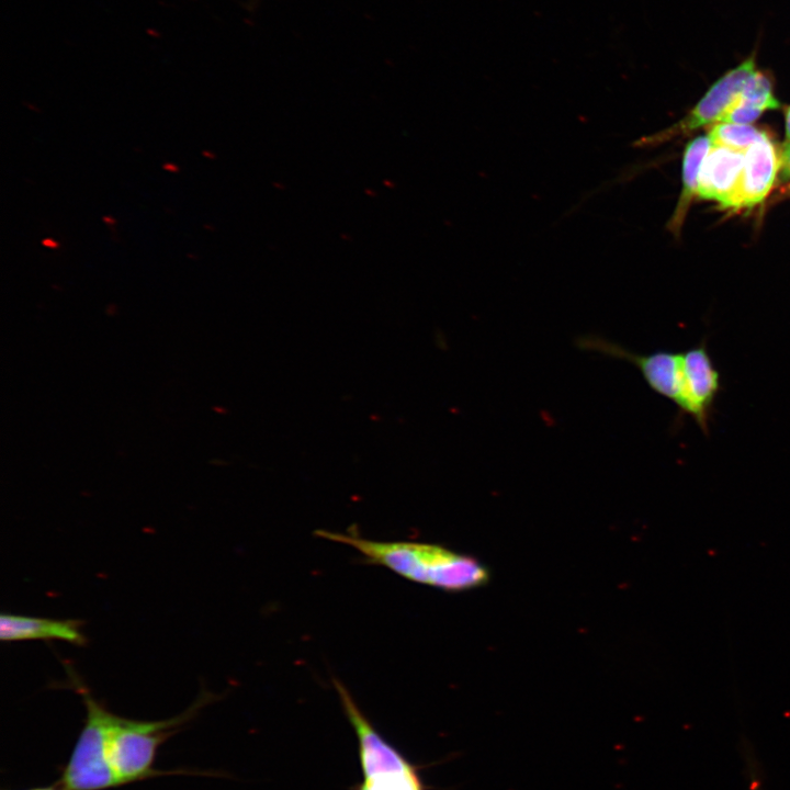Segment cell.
Instances as JSON below:
<instances>
[{
	"label": "cell",
	"mask_w": 790,
	"mask_h": 790,
	"mask_svg": "<svg viewBox=\"0 0 790 790\" xmlns=\"http://www.w3.org/2000/svg\"><path fill=\"white\" fill-rule=\"evenodd\" d=\"M744 154L726 147L711 146L698 177L697 195L720 204L729 200L740 179Z\"/></svg>",
	"instance_id": "obj_8"
},
{
	"label": "cell",
	"mask_w": 790,
	"mask_h": 790,
	"mask_svg": "<svg viewBox=\"0 0 790 790\" xmlns=\"http://www.w3.org/2000/svg\"><path fill=\"white\" fill-rule=\"evenodd\" d=\"M766 134L748 124L718 122L710 128L708 137L712 146L745 153Z\"/></svg>",
	"instance_id": "obj_11"
},
{
	"label": "cell",
	"mask_w": 790,
	"mask_h": 790,
	"mask_svg": "<svg viewBox=\"0 0 790 790\" xmlns=\"http://www.w3.org/2000/svg\"><path fill=\"white\" fill-rule=\"evenodd\" d=\"M27 790H64L57 782L54 786L36 787Z\"/></svg>",
	"instance_id": "obj_16"
},
{
	"label": "cell",
	"mask_w": 790,
	"mask_h": 790,
	"mask_svg": "<svg viewBox=\"0 0 790 790\" xmlns=\"http://www.w3.org/2000/svg\"><path fill=\"white\" fill-rule=\"evenodd\" d=\"M711 146L708 136H699L686 146L682 163V189L676 208L667 223L668 230L676 236L679 234L693 195L697 194L699 171Z\"/></svg>",
	"instance_id": "obj_10"
},
{
	"label": "cell",
	"mask_w": 790,
	"mask_h": 790,
	"mask_svg": "<svg viewBox=\"0 0 790 790\" xmlns=\"http://www.w3.org/2000/svg\"><path fill=\"white\" fill-rule=\"evenodd\" d=\"M740 100L761 112L779 106L770 78L760 70H755L748 77L740 93Z\"/></svg>",
	"instance_id": "obj_12"
},
{
	"label": "cell",
	"mask_w": 790,
	"mask_h": 790,
	"mask_svg": "<svg viewBox=\"0 0 790 790\" xmlns=\"http://www.w3.org/2000/svg\"><path fill=\"white\" fill-rule=\"evenodd\" d=\"M332 684L358 741L362 776L357 790H425L416 767L380 734L347 687L337 678Z\"/></svg>",
	"instance_id": "obj_3"
},
{
	"label": "cell",
	"mask_w": 790,
	"mask_h": 790,
	"mask_svg": "<svg viewBox=\"0 0 790 790\" xmlns=\"http://www.w3.org/2000/svg\"><path fill=\"white\" fill-rule=\"evenodd\" d=\"M578 343L583 349L598 351L632 363L655 393L673 402L679 409L682 406L685 373L681 352L659 350L640 354L598 336L582 337Z\"/></svg>",
	"instance_id": "obj_4"
},
{
	"label": "cell",
	"mask_w": 790,
	"mask_h": 790,
	"mask_svg": "<svg viewBox=\"0 0 790 790\" xmlns=\"http://www.w3.org/2000/svg\"><path fill=\"white\" fill-rule=\"evenodd\" d=\"M69 685L82 698L84 725L57 783L64 790H105L169 774L154 768L159 746L212 700L203 691L181 714L138 721L119 716L95 700L67 666Z\"/></svg>",
	"instance_id": "obj_1"
},
{
	"label": "cell",
	"mask_w": 790,
	"mask_h": 790,
	"mask_svg": "<svg viewBox=\"0 0 790 790\" xmlns=\"http://www.w3.org/2000/svg\"><path fill=\"white\" fill-rule=\"evenodd\" d=\"M755 70L756 64L752 56L723 75L680 122L666 131L637 140L635 145L661 144L678 135L689 134L701 126L718 123L727 108L740 95L746 80Z\"/></svg>",
	"instance_id": "obj_5"
},
{
	"label": "cell",
	"mask_w": 790,
	"mask_h": 790,
	"mask_svg": "<svg viewBox=\"0 0 790 790\" xmlns=\"http://www.w3.org/2000/svg\"><path fill=\"white\" fill-rule=\"evenodd\" d=\"M42 244H43L45 247H48V248H57V247H58V244H57L54 239H52V238H46V239H44V240L42 241Z\"/></svg>",
	"instance_id": "obj_17"
},
{
	"label": "cell",
	"mask_w": 790,
	"mask_h": 790,
	"mask_svg": "<svg viewBox=\"0 0 790 790\" xmlns=\"http://www.w3.org/2000/svg\"><path fill=\"white\" fill-rule=\"evenodd\" d=\"M163 169H166L168 171H172V172L178 171L177 166L173 163H169V162L163 165Z\"/></svg>",
	"instance_id": "obj_18"
},
{
	"label": "cell",
	"mask_w": 790,
	"mask_h": 790,
	"mask_svg": "<svg viewBox=\"0 0 790 790\" xmlns=\"http://www.w3.org/2000/svg\"><path fill=\"white\" fill-rule=\"evenodd\" d=\"M780 168V154L766 134L745 151L744 166L737 184L721 208L738 212L763 202L770 192Z\"/></svg>",
	"instance_id": "obj_7"
},
{
	"label": "cell",
	"mask_w": 790,
	"mask_h": 790,
	"mask_svg": "<svg viewBox=\"0 0 790 790\" xmlns=\"http://www.w3.org/2000/svg\"><path fill=\"white\" fill-rule=\"evenodd\" d=\"M780 158L783 173L790 177V142H786L782 146Z\"/></svg>",
	"instance_id": "obj_13"
},
{
	"label": "cell",
	"mask_w": 790,
	"mask_h": 790,
	"mask_svg": "<svg viewBox=\"0 0 790 790\" xmlns=\"http://www.w3.org/2000/svg\"><path fill=\"white\" fill-rule=\"evenodd\" d=\"M681 353L685 397L679 410L690 416L703 432H708L712 408L721 388L720 372L704 342Z\"/></svg>",
	"instance_id": "obj_6"
},
{
	"label": "cell",
	"mask_w": 790,
	"mask_h": 790,
	"mask_svg": "<svg viewBox=\"0 0 790 790\" xmlns=\"http://www.w3.org/2000/svg\"><path fill=\"white\" fill-rule=\"evenodd\" d=\"M78 620H57L27 617L13 613L0 616V640L20 642L31 640H61L75 645H84L87 640Z\"/></svg>",
	"instance_id": "obj_9"
},
{
	"label": "cell",
	"mask_w": 790,
	"mask_h": 790,
	"mask_svg": "<svg viewBox=\"0 0 790 790\" xmlns=\"http://www.w3.org/2000/svg\"><path fill=\"white\" fill-rule=\"evenodd\" d=\"M751 790H761L760 780L756 771L755 765L749 763Z\"/></svg>",
	"instance_id": "obj_14"
},
{
	"label": "cell",
	"mask_w": 790,
	"mask_h": 790,
	"mask_svg": "<svg viewBox=\"0 0 790 790\" xmlns=\"http://www.w3.org/2000/svg\"><path fill=\"white\" fill-rule=\"evenodd\" d=\"M786 137L787 142H790V106L786 109Z\"/></svg>",
	"instance_id": "obj_15"
},
{
	"label": "cell",
	"mask_w": 790,
	"mask_h": 790,
	"mask_svg": "<svg viewBox=\"0 0 790 790\" xmlns=\"http://www.w3.org/2000/svg\"><path fill=\"white\" fill-rule=\"evenodd\" d=\"M316 537L358 551L368 564L384 566L397 575L445 591H464L485 585L487 568L475 557L436 543L375 541L353 530L346 533L316 530Z\"/></svg>",
	"instance_id": "obj_2"
}]
</instances>
